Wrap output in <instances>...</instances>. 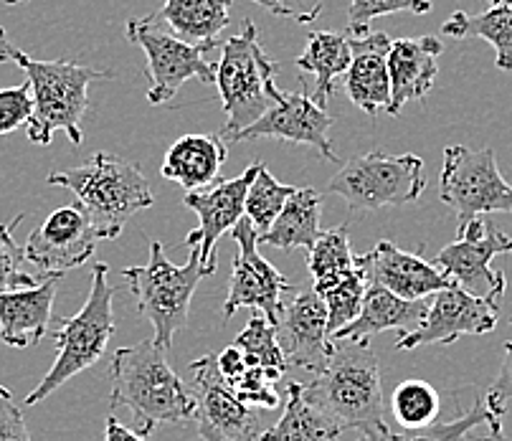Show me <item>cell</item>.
Wrapping results in <instances>:
<instances>
[{"label":"cell","instance_id":"cell-1","mask_svg":"<svg viewBox=\"0 0 512 441\" xmlns=\"http://www.w3.org/2000/svg\"><path fill=\"white\" fill-rule=\"evenodd\" d=\"M109 409L132 411L135 431L148 436L160 424L196 421V398L183 378L170 368L165 350L153 340L125 345L112 358Z\"/></svg>","mask_w":512,"mask_h":441},{"label":"cell","instance_id":"cell-2","mask_svg":"<svg viewBox=\"0 0 512 441\" xmlns=\"http://www.w3.org/2000/svg\"><path fill=\"white\" fill-rule=\"evenodd\" d=\"M302 393L340 431L355 429L373 439L391 431L383 421L381 368L368 343H333L327 368L302 383Z\"/></svg>","mask_w":512,"mask_h":441},{"label":"cell","instance_id":"cell-3","mask_svg":"<svg viewBox=\"0 0 512 441\" xmlns=\"http://www.w3.org/2000/svg\"><path fill=\"white\" fill-rule=\"evenodd\" d=\"M49 186L74 193L99 241L117 239L132 216L155 203L140 165L109 153H97L79 168L51 173Z\"/></svg>","mask_w":512,"mask_h":441},{"label":"cell","instance_id":"cell-4","mask_svg":"<svg viewBox=\"0 0 512 441\" xmlns=\"http://www.w3.org/2000/svg\"><path fill=\"white\" fill-rule=\"evenodd\" d=\"M8 61L26 74L33 97V115L28 120V140L33 145H49L59 130L74 145H82V120L89 109V87L99 79H112L107 69L74 64V61H39L11 46Z\"/></svg>","mask_w":512,"mask_h":441},{"label":"cell","instance_id":"cell-5","mask_svg":"<svg viewBox=\"0 0 512 441\" xmlns=\"http://www.w3.org/2000/svg\"><path fill=\"white\" fill-rule=\"evenodd\" d=\"M277 71V61L262 49L259 28L246 18L241 31L221 44V59L216 64L218 97L226 112V125L218 135L221 140L229 142L282 99L284 92L274 82Z\"/></svg>","mask_w":512,"mask_h":441},{"label":"cell","instance_id":"cell-6","mask_svg":"<svg viewBox=\"0 0 512 441\" xmlns=\"http://www.w3.org/2000/svg\"><path fill=\"white\" fill-rule=\"evenodd\" d=\"M107 264H94L92 272V289L84 302L82 310L71 317H61L59 330L54 335L56 340V360L51 371L46 373L44 381L33 388L26 396V406L44 401L54 391H59L66 381L92 368L107 350L109 338L115 333V312H112V300L115 292L109 287Z\"/></svg>","mask_w":512,"mask_h":441},{"label":"cell","instance_id":"cell-7","mask_svg":"<svg viewBox=\"0 0 512 441\" xmlns=\"http://www.w3.org/2000/svg\"><path fill=\"white\" fill-rule=\"evenodd\" d=\"M122 277L130 284L135 294L140 315L153 325V343L168 353L175 335L188 325L191 315V300L198 282L206 274L201 269L198 246L191 251L183 267H175L165 256L160 241H150V262L145 267L122 269Z\"/></svg>","mask_w":512,"mask_h":441},{"label":"cell","instance_id":"cell-8","mask_svg":"<svg viewBox=\"0 0 512 441\" xmlns=\"http://www.w3.org/2000/svg\"><path fill=\"white\" fill-rule=\"evenodd\" d=\"M424 188V160L419 155H388L383 150L348 160L327 183V193L343 198L350 211L406 206L419 201Z\"/></svg>","mask_w":512,"mask_h":441},{"label":"cell","instance_id":"cell-9","mask_svg":"<svg viewBox=\"0 0 512 441\" xmlns=\"http://www.w3.org/2000/svg\"><path fill=\"white\" fill-rule=\"evenodd\" d=\"M439 196L457 213V231L485 213H512V186L502 178L490 147L449 145L444 150Z\"/></svg>","mask_w":512,"mask_h":441},{"label":"cell","instance_id":"cell-10","mask_svg":"<svg viewBox=\"0 0 512 441\" xmlns=\"http://www.w3.org/2000/svg\"><path fill=\"white\" fill-rule=\"evenodd\" d=\"M512 236L500 231V226L474 218L459 231V239L454 244L436 251L434 264L449 277V282L462 287L472 297L502 305V294L507 289V279L502 272H495L490 262L497 254H510Z\"/></svg>","mask_w":512,"mask_h":441},{"label":"cell","instance_id":"cell-11","mask_svg":"<svg viewBox=\"0 0 512 441\" xmlns=\"http://www.w3.org/2000/svg\"><path fill=\"white\" fill-rule=\"evenodd\" d=\"M127 41L140 46L148 59V102L165 104L180 92L188 79L216 84V66L203 59V51L153 23L150 18L127 21Z\"/></svg>","mask_w":512,"mask_h":441},{"label":"cell","instance_id":"cell-12","mask_svg":"<svg viewBox=\"0 0 512 441\" xmlns=\"http://www.w3.org/2000/svg\"><path fill=\"white\" fill-rule=\"evenodd\" d=\"M231 236H234L239 251H236L234 267H231L224 320H231L241 307H251L254 312H262L272 325H277L284 310V294L295 292V287L259 254V234L249 218H241L231 229Z\"/></svg>","mask_w":512,"mask_h":441},{"label":"cell","instance_id":"cell-13","mask_svg":"<svg viewBox=\"0 0 512 441\" xmlns=\"http://www.w3.org/2000/svg\"><path fill=\"white\" fill-rule=\"evenodd\" d=\"M97 241L82 208L61 206L28 236L23 254L44 282L51 277H64L69 269L87 264L97 249Z\"/></svg>","mask_w":512,"mask_h":441},{"label":"cell","instance_id":"cell-14","mask_svg":"<svg viewBox=\"0 0 512 441\" xmlns=\"http://www.w3.org/2000/svg\"><path fill=\"white\" fill-rule=\"evenodd\" d=\"M188 371L201 441H256V416L224 383L216 368V353L193 360Z\"/></svg>","mask_w":512,"mask_h":441},{"label":"cell","instance_id":"cell-15","mask_svg":"<svg viewBox=\"0 0 512 441\" xmlns=\"http://www.w3.org/2000/svg\"><path fill=\"white\" fill-rule=\"evenodd\" d=\"M274 330L287 368H300L315 376L325 371L333 355V343L327 333V307L315 289H295L292 300L284 302Z\"/></svg>","mask_w":512,"mask_h":441},{"label":"cell","instance_id":"cell-16","mask_svg":"<svg viewBox=\"0 0 512 441\" xmlns=\"http://www.w3.org/2000/svg\"><path fill=\"white\" fill-rule=\"evenodd\" d=\"M259 165L254 163L239 175V178L221 180V183H213L208 191H193L186 193L183 203L186 208H191L198 216V229H193L186 236V246L196 249L201 256V269L203 274H213L218 269V254L216 246L218 239L226 234V231L234 229L244 218V203H246V191H249L251 180L259 173Z\"/></svg>","mask_w":512,"mask_h":441},{"label":"cell","instance_id":"cell-17","mask_svg":"<svg viewBox=\"0 0 512 441\" xmlns=\"http://www.w3.org/2000/svg\"><path fill=\"white\" fill-rule=\"evenodd\" d=\"M500 307L472 297L462 287L442 289L429 300V315L414 333L396 340L398 350H416L421 345H452L464 335H487L495 330Z\"/></svg>","mask_w":512,"mask_h":441},{"label":"cell","instance_id":"cell-18","mask_svg":"<svg viewBox=\"0 0 512 441\" xmlns=\"http://www.w3.org/2000/svg\"><path fill=\"white\" fill-rule=\"evenodd\" d=\"M335 120L327 115L320 104L312 102L310 92H284L277 104L267 109V115L259 117L254 125L241 130L229 142L259 140V137H272V140L297 142V145L315 147L317 153L330 163H338V155L333 153L330 130Z\"/></svg>","mask_w":512,"mask_h":441},{"label":"cell","instance_id":"cell-19","mask_svg":"<svg viewBox=\"0 0 512 441\" xmlns=\"http://www.w3.org/2000/svg\"><path fill=\"white\" fill-rule=\"evenodd\" d=\"M365 282L388 289L401 300H429L442 289L452 287L447 274L426 262L424 256L398 249L391 241H378L368 254L355 256Z\"/></svg>","mask_w":512,"mask_h":441},{"label":"cell","instance_id":"cell-20","mask_svg":"<svg viewBox=\"0 0 512 441\" xmlns=\"http://www.w3.org/2000/svg\"><path fill=\"white\" fill-rule=\"evenodd\" d=\"M444 46L436 36L391 41L388 51V77H391V107L388 115H401L406 102L424 99L439 74V56Z\"/></svg>","mask_w":512,"mask_h":441},{"label":"cell","instance_id":"cell-21","mask_svg":"<svg viewBox=\"0 0 512 441\" xmlns=\"http://www.w3.org/2000/svg\"><path fill=\"white\" fill-rule=\"evenodd\" d=\"M353 61L345 74V92L350 102L360 107L365 115L376 117L391 107V77H388V51L391 39L383 31H371L350 39Z\"/></svg>","mask_w":512,"mask_h":441},{"label":"cell","instance_id":"cell-22","mask_svg":"<svg viewBox=\"0 0 512 441\" xmlns=\"http://www.w3.org/2000/svg\"><path fill=\"white\" fill-rule=\"evenodd\" d=\"M429 300H401L378 284H368L358 320L333 335L330 343H368L386 330H398V338H404L424 325Z\"/></svg>","mask_w":512,"mask_h":441},{"label":"cell","instance_id":"cell-23","mask_svg":"<svg viewBox=\"0 0 512 441\" xmlns=\"http://www.w3.org/2000/svg\"><path fill=\"white\" fill-rule=\"evenodd\" d=\"M61 277L44 279L39 287L0 292V340L8 348H31L49 333L56 287Z\"/></svg>","mask_w":512,"mask_h":441},{"label":"cell","instance_id":"cell-24","mask_svg":"<svg viewBox=\"0 0 512 441\" xmlns=\"http://www.w3.org/2000/svg\"><path fill=\"white\" fill-rule=\"evenodd\" d=\"M229 150L221 137L183 135L168 147L163 160V178L173 180L188 193L213 186L224 168Z\"/></svg>","mask_w":512,"mask_h":441},{"label":"cell","instance_id":"cell-25","mask_svg":"<svg viewBox=\"0 0 512 441\" xmlns=\"http://www.w3.org/2000/svg\"><path fill=\"white\" fill-rule=\"evenodd\" d=\"M231 0H165L150 21L168 26L175 39L208 51L229 26Z\"/></svg>","mask_w":512,"mask_h":441},{"label":"cell","instance_id":"cell-26","mask_svg":"<svg viewBox=\"0 0 512 441\" xmlns=\"http://www.w3.org/2000/svg\"><path fill=\"white\" fill-rule=\"evenodd\" d=\"M353 61V49H350L348 33L335 31H312L307 39L305 54L297 56L295 66L300 74H312L315 77V89L310 92L312 102L327 107L335 92V82L345 77Z\"/></svg>","mask_w":512,"mask_h":441},{"label":"cell","instance_id":"cell-27","mask_svg":"<svg viewBox=\"0 0 512 441\" xmlns=\"http://www.w3.org/2000/svg\"><path fill=\"white\" fill-rule=\"evenodd\" d=\"M322 196L315 188H297L289 201L284 203L282 213L277 216L267 234L259 236V244L274 246V249L292 251L307 249L317 244L322 236L320 216H322Z\"/></svg>","mask_w":512,"mask_h":441},{"label":"cell","instance_id":"cell-28","mask_svg":"<svg viewBox=\"0 0 512 441\" xmlns=\"http://www.w3.org/2000/svg\"><path fill=\"white\" fill-rule=\"evenodd\" d=\"M449 39H482L495 49L497 69L512 74V8L490 6L482 13H467L462 8L452 13L442 26Z\"/></svg>","mask_w":512,"mask_h":441},{"label":"cell","instance_id":"cell-29","mask_svg":"<svg viewBox=\"0 0 512 441\" xmlns=\"http://www.w3.org/2000/svg\"><path fill=\"white\" fill-rule=\"evenodd\" d=\"M338 434L343 431L325 419L312 403H307L302 383L292 381L287 386L284 414L272 429L259 434V441H333Z\"/></svg>","mask_w":512,"mask_h":441},{"label":"cell","instance_id":"cell-30","mask_svg":"<svg viewBox=\"0 0 512 441\" xmlns=\"http://www.w3.org/2000/svg\"><path fill=\"white\" fill-rule=\"evenodd\" d=\"M307 269H310L312 289L317 294H325L327 289H333L335 284L358 272L353 246H350L348 224L322 231L317 244L307 251Z\"/></svg>","mask_w":512,"mask_h":441},{"label":"cell","instance_id":"cell-31","mask_svg":"<svg viewBox=\"0 0 512 441\" xmlns=\"http://www.w3.org/2000/svg\"><path fill=\"white\" fill-rule=\"evenodd\" d=\"M439 409H442L439 391L431 383L419 381V378L398 383L396 391L391 393V411L406 431L426 429V426L436 424Z\"/></svg>","mask_w":512,"mask_h":441},{"label":"cell","instance_id":"cell-32","mask_svg":"<svg viewBox=\"0 0 512 441\" xmlns=\"http://www.w3.org/2000/svg\"><path fill=\"white\" fill-rule=\"evenodd\" d=\"M295 186H284L274 178L267 170V165H259V173L251 180L249 191H246V203H244V216L254 224L256 234H267L269 226L277 221V216L282 213L284 203L289 201V196L295 193Z\"/></svg>","mask_w":512,"mask_h":441},{"label":"cell","instance_id":"cell-33","mask_svg":"<svg viewBox=\"0 0 512 441\" xmlns=\"http://www.w3.org/2000/svg\"><path fill=\"white\" fill-rule=\"evenodd\" d=\"M234 345L246 355L251 365L277 371L282 376L287 371V360H284L282 348L277 343V330H274V325L262 312L251 315V320L246 322V327L239 333V338L234 340Z\"/></svg>","mask_w":512,"mask_h":441},{"label":"cell","instance_id":"cell-34","mask_svg":"<svg viewBox=\"0 0 512 441\" xmlns=\"http://www.w3.org/2000/svg\"><path fill=\"white\" fill-rule=\"evenodd\" d=\"M500 416H492L487 409L485 398H474V403L467 411L457 416L452 421H436V424L426 426V429H411L401 431V434H383L376 441H462L474 426L487 424V421H495Z\"/></svg>","mask_w":512,"mask_h":441},{"label":"cell","instance_id":"cell-35","mask_svg":"<svg viewBox=\"0 0 512 441\" xmlns=\"http://www.w3.org/2000/svg\"><path fill=\"white\" fill-rule=\"evenodd\" d=\"M365 289H368V282H365L363 272L350 274L348 279H343L340 284H335L333 289H327L325 294H320L322 302L327 307V333L330 338L338 335L343 327L353 325L360 315V307H363Z\"/></svg>","mask_w":512,"mask_h":441},{"label":"cell","instance_id":"cell-36","mask_svg":"<svg viewBox=\"0 0 512 441\" xmlns=\"http://www.w3.org/2000/svg\"><path fill=\"white\" fill-rule=\"evenodd\" d=\"M21 221L23 213L8 224H0V292H16V289H31L41 284L39 274L28 272L26 254L13 236Z\"/></svg>","mask_w":512,"mask_h":441},{"label":"cell","instance_id":"cell-37","mask_svg":"<svg viewBox=\"0 0 512 441\" xmlns=\"http://www.w3.org/2000/svg\"><path fill=\"white\" fill-rule=\"evenodd\" d=\"M414 13L424 16L431 11V0H350L348 11V36L360 39L371 33V23L391 13Z\"/></svg>","mask_w":512,"mask_h":441},{"label":"cell","instance_id":"cell-38","mask_svg":"<svg viewBox=\"0 0 512 441\" xmlns=\"http://www.w3.org/2000/svg\"><path fill=\"white\" fill-rule=\"evenodd\" d=\"M282 378V373L267 371V368H259V365H251L244 371V376L239 381L231 383V391L246 406H262V409H277L279 406V393L277 383Z\"/></svg>","mask_w":512,"mask_h":441},{"label":"cell","instance_id":"cell-39","mask_svg":"<svg viewBox=\"0 0 512 441\" xmlns=\"http://www.w3.org/2000/svg\"><path fill=\"white\" fill-rule=\"evenodd\" d=\"M33 115V97L31 87L18 84V87L0 89V135L18 130V127L28 125Z\"/></svg>","mask_w":512,"mask_h":441},{"label":"cell","instance_id":"cell-40","mask_svg":"<svg viewBox=\"0 0 512 441\" xmlns=\"http://www.w3.org/2000/svg\"><path fill=\"white\" fill-rule=\"evenodd\" d=\"M502 350H505V355H502L500 373H497V378L492 381V386L487 388L485 396L490 414L500 416V419L505 416L507 403L512 401V340H507V343L502 345Z\"/></svg>","mask_w":512,"mask_h":441},{"label":"cell","instance_id":"cell-41","mask_svg":"<svg viewBox=\"0 0 512 441\" xmlns=\"http://www.w3.org/2000/svg\"><path fill=\"white\" fill-rule=\"evenodd\" d=\"M254 3L267 8L277 18H289V21H297L302 26H310L320 16L325 0H254Z\"/></svg>","mask_w":512,"mask_h":441},{"label":"cell","instance_id":"cell-42","mask_svg":"<svg viewBox=\"0 0 512 441\" xmlns=\"http://www.w3.org/2000/svg\"><path fill=\"white\" fill-rule=\"evenodd\" d=\"M0 441H31L21 406L6 386H0Z\"/></svg>","mask_w":512,"mask_h":441},{"label":"cell","instance_id":"cell-43","mask_svg":"<svg viewBox=\"0 0 512 441\" xmlns=\"http://www.w3.org/2000/svg\"><path fill=\"white\" fill-rule=\"evenodd\" d=\"M216 368L218 373H221V378H224L226 386H231V383L239 381V378L244 376V371L249 368V360H246V355L231 343L229 348L216 353Z\"/></svg>","mask_w":512,"mask_h":441},{"label":"cell","instance_id":"cell-44","mask_svg":"<svg viewBox=\"0 0 512 441\" xmlns=\"http://www.w3.org/2000/svg\"><path fill=\"white\" fill-rule=\"evenodd\" d=\"M462 441H507L505 431H502V419L474 426V429L469 431Z\"/></svg>","mask_w":512,"mask_h":441},{"label":"cell","instance_id":"cell-45","mask_svg":"<svg viewBox=\"0 0 512 441\" xmlns=\"http://www.w3.org/2000/svg\"><path fill=\"white\" fill-rule=\"evenodd\" d=\"M104 441H145V436H140L137 431L122 426L115 414H109L107 429H104Z\"/></svg>","mask_w":512,"mask_h":441},{"label":"cell","instance_id":"cell-46","mask_svg":"<svg viewBox=\"0 0 512 441\" xmlns=\"http://www.w3.org/2000/svg\"><path fill=\"white\" fill-rule=\"evenodd\" d=\"M11 41H8L6 28H0V64H6L8 61V51H11Z\"/></svg>","mask_w":512,"mask_h":441},{"label":"cell","instance_id":"cell-47","mask_svg":"<svg viewBox=\"0 0 512 441\" xmlns=\"http://www.w3.org/2000/svg\"><path fill=\"white\" fill-rule=\"evenodd\" d=\"M3 6H21V3H28V0H0Z\"/></svg>","mask_w":512,"mask_h":441},{"label":"cell","instance_id":"cell-48","mask_svg":"<svg viewBox=\"0 0 512 441\" xmlns=\"http://www.w3.org/2000/svg\"><path fill=\"white\" fill-rule=\"evenodd\" d=\"M353 441H376V439H373V436H365V434H360L358 439H353Z\"/></svg>","mask_w":512,"mask_h":441},{"label":"cell","instance_id":"cell-49","mask_svg":"<svg viewBox=\"0 0 512 441\" xmlns=\"http://www.w3.org/2000/svg\"><path fill=\"white\" fill-rule=\"evenodd\" d=\"M495 6H507V8H512V0H500V3H495Z\"/></svg>","mask_w":512,"mask_h":441},{"label":"cell","instance_id":"cell-50","mask_svg":"<svg viewBox=\"0 0 512 441\" xmlns=\"http://www.w3.org/2000/svg\"><path fill=\"white\" fill-rule=\"evenodd\" d=\"M495 3H500V0H492V6H495Z\"/></svg>","mask_w":512,"mask_h":441}]
</instances>
